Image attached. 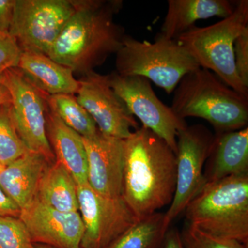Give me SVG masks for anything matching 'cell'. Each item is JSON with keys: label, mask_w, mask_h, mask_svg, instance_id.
Returning a JSON list of instances; mask_svg holds the SVG:
<instances>
[{"label": "cell", "mask_w": 248, "mask_h": 248, "mask_svg": "<svg viewBox=\"0 0 248 248\" xmlns=\"http://www.w3.org/2000/svg\"><path fill=\"white\" fill-rule=\"evenodd\" d=\"M75 11L48 56L84 76L122 48L125 29L115 22L121 0H73Z\"/></svg>", "instance_id": "6da1fadb"}, {"label": "cell", "mask_w": 248, "mask_h": 248, "mask_svg": "<svg viewBox=\"0 0 248 248\" xmlns=\"http://www.w3.org/2000/svg\"><path fill=\"white\" fill-rule=\"evenodd\" d=\"M122 197L140 219L170 205L177 183V156L163 139L140 127L124 140Z\"/></svg>", "instance_id": "7a4b0ae2"}, {"label": "cell", "mask_w": 248, "mask_h": 248, "mask_svg": "<svg viewBox=\"0 0 248 248\" xmlns=\"http://www.w3.org/2000/svg\"><path fill=\"white\" fill-rule=\"evenodd\" d=\"M170 107L184 120L198 117L208 121L216 135L248 126V97L205 68H197L181 79L173 91Z\"/></svg>", "instance_id": "3957f363"}, {"label": "cell", "mask_w": 248, "mask_h": 248, "mask_svg": "<svg viewBox=\"0 0 248 248\" xmlns=\"http://www.w3.org/2000/svg\"><path fill=\"white\" fill-rule=\"evenodd\" d=\"M187 223L217 237L248 242V174L208 182L184 210Z\"/></svg>", "instance_id": "277c9868"}, {"label": "cell", "mask_w": 248, "mask_h": 248, "mask_svg": "<svg viewBox=\"0 0 248 248\" xmlns=\"http://www.w3.org/2000/svg\"><path fill=\"white\" fill-rule=\"evenodd\" d=\"M248 28V1H236L231 16L205 27H191L178 42L200 68L213 72L236 92L248 97V89L239 79L235 66V40Z\"/></svg>", "instance_id": "5b68a950"}, {"label": "cell", "mask_w": 248, "mask_h": 248, "mask_svg": "<svg viewBox=\"0 0 248 248\" xmlns=\"http://www.w3.org/2000/svg\"><path fill=\"white\" fill-rule=\"evenodd\" d=\"M116 73L122 76H141L171 94L187 73L200 68L178 42L155 36V42L140 41L126 35L116 54Z\"/></svg>", "instance_id": "8992f818"}, {"label": "cell", "mask_w": 248, "mask_h": 248, "mask_svg": "<svg viewBox=\"0 0 248 248\" xmlns=\"http://www.w3.org/2000/svg\"><path fill=\"white\" fill-rule=\"evenodd\" d=\"M0 84L11 96V112L18 135L28 151L55 161L46 133V93L35 87L17 68L7 70L0 77Z\"/></svg>", "instance_id": "52a82bcc"}, {"label": "cell", "mask_w": 248, "mask_h": 248, "mask_svg": "<svg viewBox=\"0 0 248 248\" xmlns=\"http://www.w3.org/2000/svg\"><path fill=\"white\" fill-rule=\"evenodd\" d=\"M74 11L73 0H16L9 34L22 51L48 55Z\"/></svg>", "instance_id": "ba28073f"}, {"label": "cell", "mask_w": 248, "mask_h": 248, "mask_svg": "<svg viewBox=\"0 0 248 248\" xmlns=\"http://www.w3.org/2000/svg\"><path fill=\"white\" fill-rule=\"evenodd\" d=\"M215 139V135L201 124L187 125L178 133L175 193L164 214V226L167 229L207 184L203 166Z\"/></svg>", "instance_id": "9c48e42d"}, {"label": "cell", "mask_w": 248, "mask_h": 248, "mask_svg": "<svg viewBox=\"0 0 248 248\" xmlns=\"http://www.w3.org/2000/svg\"><path fill=\"white\" fill-rule=\"evenodd\" d=\"M112 89L125 103L132 115L163 139L177 154L178 133L187 126L181 118L158 98L151 81L141 76H122L116 71L108 75Z\"/></svg>", "instance_id": "30bf717a"}, {"label": "cell", "mask_w": 248, "mask_h": 248, "mask_svg": "<svg viewBox=\"0 0 248 248\" xmlns=\"http://www.w3.org/2000/svg\"><path fill=\"white\" fill-rule=\"evenodd\" d=\"M84 231L80 247L107 248L140 221L123 197H107L89 184L77 186Z\"/></svg>", "instance_id": "8fae6325"}, {"label": "cell", "mask_w": 248, "mask_h": 248, "mask_svg": "<svg viewBox=\"0 0 248 248\" xmlns=\"http://www.w3.org/2000/svg\"><path fill=\"white\" fill-rule=\"evenodd\" d=\"M76 94L78 102L104 135L125 140L140 128L125 103L111 87L108 75L94 71L82 76Z\"/></svg>", "instance_id": "7c38bea8"}, {"label": "cell", "mask_w": 248, "mask_h": 248, "mask_svg": "<svg viewBox=\"0 0 248 248\" xmlns=\"http://www.w3.org/2000/svg\"><path fill=\"white\" fill-rule=\"evenodd\" d=\"M19 218L34 244L55 248L79 247L84 227L79 212L58 211L37 198L21 210Z\"/></svg>", "instance_id": "4fadbf2b"}, {"label": "cell", "mask_w": 248, "mask_h": 248, "mask_svg": "<svg viewBox=\"0 0 248 248\" xmlns=\"http://www.w3.org/2000/svg\"><path fill=\"white\" fill-rule=\"evenodd\" d=\"M88 159V184L94 192L107 197L123 194L124 140L98 131L83 138Z\"/></svg>", "instance_id": "5bb4252c"}, {"label": "cell", "mask_w": 248, "mask_h": 248, "mask_svg": "<svg viewBox=\"0 0 248 248\" xmlns=\"http://www.w3.org/2000/svg\"><path fill=\"white\" fill-rule=\"evenodd\" d=\"M46 133L55 161L71 174L77 185L88 184V159L82 137L47 107Z\"/></svg>", "instance_id": "9a60e30c"}, {"label": "cell", "mask_w": 248, "mask_h": 248, "mask_svg": "<svg viewBox=\"0 0 248 248\" xmlns=\"http://www.w3.org/2000/svg\"><path fill=\"white\" fill-rule=\"evenodd\" d=\"M51 163L43 155L28 151L0 172V187L20 210L35 198L46 169Z\"/></svg>", "instance_id": "2e32d148"}, {"label": "cell", "mask_w": 248, "mask_h": 248, "mask_svg": "<svg viewBox=\"0 0 248 248\" xmlns=\"http://www.w3.org/2000/svg\"><path fill=\"white\" fill-rule=\"evenodd\" d=\"M17 68L37 89L49 95H76L79 80L68 67L37 52L22 51Z\"/></svg>", "instance_id": "e0dca14e"}, {"label": "cell", "mask_w": 248, "mask_h": 248, "mask_svg": "<svg viewBox=\"0 0 248 248\" xmlns=\"http://www.w3.org/2000/svg\"><path fill=\"white\" fill-rule=\"evenodd\" d=\"M236 1L229 0H169L168 10L159 33L164 37H178L198 20L213 17H228L234 11Z\"/></svg>", "instance_id": "ac0fdd59"}, {"label": "cell", "mask_w": 248, "mask_h": 248, "mask_svg": "<svg viewBox=\"0 0 248 248\" xmlns=\"http://www.w3.org/2000/svg\"><path fill=\"white\" fill-rule=\"evenodd\" d=\"M208 159L207 183L248 174V127L215 135Z\"/></svg>", "instance_id": "d6986e66"}, {"label": "cell", "mask_w": 248, "mask_h": 248, "mask_svg": "<svg viewBox=\"0 0 248 248\" xmlns=\"http://www.w3.org/2000/svg\"><path fill=\"white\" fill-rule=\"evenodd\" d=\"M76 181L62 165L55 161L41 178L35 198L58 211L79 212Z\"/></svg>", "instance_id": "ffe728a7"}, {"label": "cell", "mask_w": 248, "mask_h": 248, "mask_svg": "<svg viewBox=\"0 0 248 248\" xmlns=\"http://www.w3.org/2000/svg\"><path fill=\"white\" fill-rule=\"evenodd\" d=\"M168 230L164 214L155 213L140 219L107 248H160Z\"/></svg>", "instance_id": "44dd1931"}, {"label": "cell", "mask_w": 248, "mask_h": 248, "mask_svg": "<svg viewBox=\"0 0 248 248\" xmlns=\"http://www.w3.org/2000/svg\"><path fill=\"white\" fill-rule=\"evenodd\" d=\"M46 100L62 122L82 138L93 136L99 131L94 121L74 94H46Z\"/></svg>", "instance_id": "7402d4cb"}, {"label": "cell", "mask_w": 248, "mask_h": 248, "mask_svg": "<svg viewBox=\"0 0 248 248\" xmlns=\"http://www.w3.org/2000/svg\"><path fill=\"white\" fill-rule=\"evenodd\" d=\"M18 135L11 112V104L0 107V163L8 166L27 153Z\"/></svg>", "instance_id": "603a6c76"}, {"label": "cell", "mask_w": 248, "mask_h": 248, "mask_svg": "<svg viewBox=\"0 0 248 248\" xmlns=\"http://www.w3.org/2000/svg\"><path fill=\"white\" fill-rule=\"evenodd\" d=\"M0 248H35L19 217H0Z\"/></svg>", "instance_id": "cb8c5ba5"}, {"label": "cell", "mask_w": 248, "mask_h": 248, "mask_svg": "<svg viewBox=\"0 0 248 248\" xmlns=\"http://www.w3.org/2000/svg\"><path fill=\"white\" fill-rule=\"evenodd\" d=\"M181 235L186 248H248L247 245L236 240L213 236L189 223Z\"/></svg>", "instance_id": "d4e9b609"}, {"label": "cell", "mask_w": 248, "mask_h": 248, "mask_svg": "<svg viewBox=\"0 0 248 248\" xmlns=\"http://www.w3.org/2000/svg\"><path fill=\"white\" fill-rule=\"evenodd\" d=\"M22 50L9 33L0 32V77L7 70L17 68Z\"/></svg>", "instance_id": "484cf974"}, {"label": "cell", "mask_w": 248, "mask_h": 248, "mask_svg": "<svg viewBox=\"0 0 248 248\" xmlns=\"http://www.w3.org/2000/svg\"><path fill=\"white\" fill-rule=\"evenodd\" d=\"M234 53L238 76L248 89V28L235 40Z\"/></svg>", "instance_id": "4316f807"}, {"label": "cell", "mask_w": 248, "mask_h": 248, "mask_svg": "<svg viewBox=\"0 0 248 248\" xmlns=\"http://www.w3.org/2000/svg\"><path fill=\"white\" fill-rule=\"evenodd\" d=\"M16 0H0V32L9 33Z\"/></svg>", "instance_id": "83f0119b"}, {"label": "cell", "mask_w": 248, "mask_h": 248, "mask_svg": "<svg viewBox=\"0 0 248 248\" xmlns=\"http://www.w3.org/2000/svg\"><path fill=\"white\" fill-rule=\"evenodd\" d=\"M21 210L0 187V217H19Z\"/></svg>", "instance_id": "f1b7e54d"}, {"label": "cell", "mask_w": 248, "mask_h": 248, "mask_svg": "<svg viewBox=\"0 0 248 248\" xmlns=\"http://www.w3.org/2000/svg\"><path fill=\"white\" fill-rule=\"evenodd\" d=\"M160 248H186L183 244L182 235L177 228H169Z\"/></svg>", "instance_id": "f546056e"}, {"label": "cell", "mask_w": 248, "mask_h": 248, "mask_svg": "<svg viewBox=\"0 0 248 248\" xmlns=\"http://www.w3.org/2000/svg\"><path fill=\"white\" fill-rule=\"evenodd\" d=\"M11 99L9 91L2 84H0V107L11 104Z\"/></svg>", "instance_id": "4dcf8cb0"}, {"label": "cell", "mask_w": 248, "mask_h": 248, "mask_svg": "<svg viewBox=\"0 0 248 248\" xmlns=\"http://www.w3.org/2000/svg\"><path fill=\"white\" fill-rule=\"evenodd\" d=\"M35 245V248H55L53 247H50V246H45V245L42 244H34ZM74 248H81V247Z\"/></svg>", "instance_id": "1f68e13d"}, {"label": "cell", "mask_w": 248, "mask_h": 248, "mask_svg": "<svg viewBox=\"0 0 248 248\" xmlns=\"http://www.w3.org/2000/svg\"><path fill=\"white\" fill-rule=\"evenodd\" d=\"M4 167L5 166H3V165L1 164V163H0V172H1V171H2V170L4 169Z\"/></svg>", "instance_id": "d6a6232c"}]
</instances>
